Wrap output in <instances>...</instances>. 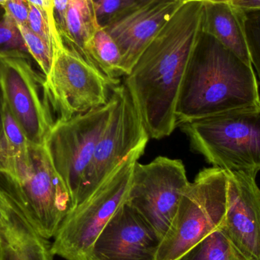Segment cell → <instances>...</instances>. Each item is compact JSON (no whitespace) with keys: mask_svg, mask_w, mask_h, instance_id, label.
Returning <instances> with one entry per match:
<instances>
[{"mask_svg":"<svg viewBox=\"0 0 260 260\" xmlns=\"http://www.w3.org/2000/svg\"><path fill=\"white\" fill-rule=\"evenodd\" d=\"M179 1L182 2V3H183V2L188 1V0H179Z\"/></svg>","mask_w":260,"mask_h":260,"instance_id":"cell-32","label":"cell"},{"mask_svg":"<svg viewBox=\"0 0 260 260\" xmlns=\"http://www.w3.org/2000/svg\"><path fill=\"white\" fill-rule=\"evenodd\" d=\"M100 27L92 0L69 1L61 38L67 47L79 53L90 63L91 62L86 52L87 44Z\"/></svg>","mask_w":260,"mask_h":260,"instance_id":"cell-16","label":"cell"},{"mask_svg":"<svg viewBox=\"0 0 260 260\" xmlns=\"http://www.w3.org/2000/svg\"><path fill=\"white\" fill-rule=\"evenodd\" d=\"M260 103L253 66L203 32L180 87L176 118L182 123Z\"/></svg>","mask_w":260,"mask_h":260,"instance_id":"cell-2","label":"cell"},{"mask_svg":"<svg viewBox=\"0 0 260 260\" xmlns=\"http://www.w3.org/2000/svg\"><path fill=\"white\" fill-rule=\"evenodd\" d=\"M227 211L220 229L247 260H260V189L253 171H225Z\"/></svg>","mask_w":260,"mask_h":260,"instance_id":"cell-12","label":"cell"},{"mask_svg":"<svg viewBox=\"0 0 260 260\" xmlns=\"http://www.w3.org/2000/svg\"><path fill=\"white\" fill-rule=\"evenodd\" d=\"M244 12L246 39L250 61L260 79V9Z\"/></svg>","mask_w":260,"mask_h":260,"instance_id":"cell-22","label":"cell"},{"mask_svg":"<svg viewBox=\"0 0 260 260\" xmlns=\"http://www.w3.org/2000/svg\"><path fill=\"white\" fill-rule=\"evenodd\" d=\"M119 84L120 80L107 77L62 42L56 47L50 73L44 77V88L56 120H68L107 105L113 87Z\"/></svg>","mask_w":260,"mask_h":260,"instance_id":"cell-7","label":"cell"},{"mask_svg":"<svg viewBox=\"0 0 260 260\" xmlns=\"http://www.w3.org/2000/svg\"><path fill=\"white\" fill-rule=\"evenodd\" d=\"M189 183L184 165L178 159L159 156L148 164L137 161L126 203L162 240Z\"/></svg>","mask_w":260,"mask_h":260,"instance_id":"cell-11","label":"cell"},{"mask_svg":"<svg viewBox=\"0 0 260 260\" xmlns=\"http://www.w3.org/2000/svg\"><path fill=\"white\" fill-rule=\"evenodd\" d=\"M8 1H9V0H0V6H3V5L6 4Z\"/></svg>","mask_w":260,"mask_h":260,"instance_id":"cell-30","label":"cell"},{"mask_svg":"<svg viewBox=\"0 0 260 260\" xmlns=\"http://www.w3.org/2000/svg\"><path fill=\"white\" fill-rule=\"evenodd\" d=\"M86 52L90 62L107 77L112 80H120L119 77L123 76L120 48L102 26L88 41Z\"/></svg>","mask_w":260,"mask_h":260,"instance_id":"cell-18","label":"cell"},{"mask_svg":"<svg viewBox=\"0 0 260 260\" xmlns=\"http://www.w3.org/2000/svg\"><path fill=\"white\" fill-rule=\"evenodd\" d=\"M227 174L221 168H205L197 174L182 196L157 260H178L221 227L227 211Z\"/></svg>","mask_w":260,"mask_h":260,"instance_id":"cell-6","label":"cell"},{"mask_svg":"<svg viewBox=\"0 0 260 260\" xmlns=\"http://www.w3.org/2000/svg\"><path fill=\"white\" fill-rule=\"evenodd\" d=\"M208 1H212V2H230V1H232V0H208Z\"/></svg>","mask_w":260,"mask_h":260,"instance_id":"cell-31","label":"cell"},{"mask_svg":"<svg viewBox=\"0 0 260 260\" xmlns=\"http://www.w3.org/2000/svg\"><path fill=\"white\" fill-rule=\"evenodd\" d=\"M5 103L3 100V94L0 88V136L3 133V122H4Z\"/></svg>","mask_w":260,"mask_h":260,"instance_id":"cell-29","label":"cell"},{"mask_svg":"<svg viewBox=\"0 0 260 260\" xmlns=\"http://www.w3.org/2000/svg\"><path fill=\"white\" fill-rule=\"evenodd\" d=\"M48 240L41 238L20 247H0V260H53Z\"/></svg>","mask_w":260,"mask_h":260,"instance_id":"cell-21","label":"cell"},{"mask_svg":"<svg viewBox=\"0 0 260 260\" xmlns=\"http://www.w3.org/2000/svg\"><path fill=\"white\" fill-rule=\"evenodd\" d=\"M16 205L0 187V247H20L41 239Z\"/></svg>","mask_w":260,"mask_h":260,"instance_id":"cell-17","label":"cell"},{"mask_svg":"<svg viewBox=\"0 0 260 260\" xmlns=\"http://www.w3.org/2000/svg\"><path fill=\"white\" fill-rule=\"evenodd\" d=\"M178 260L247 259L219 228L193 246Z\"/></svg>","mask_w":260,"mask_h":260,"instance_id":"cell-19","label":"cell"},{"mask_svg":"<svg viewBox=\"0 0 260 260\" xmlns=\"http://www.w3.org/2000/svg\"><path fill=\"white\" fill-rule=\"evenodd\" d=\"M69 1L70 0H53L55 21L59 35L63 30L66 12L68 7Z\"/></svg>","mask_w":260,"mask_h":260,"instance_id":"cell-26","label":"cell"},{"mask_svg":"<svg viewBox=\"0 0 260 260\" xmlns=\"http://www.w3.org/2000/svg\"><path fill=\"white\" fill-rule=\"evenodd\" d=\"M182 3L179 0H146L120 12L102 26L120 48L123 76L129 74L144 50Z\"/></svg>","mask_w":260,"mask_h":260,"instance_id":"cell-13","label":"cell"},{"mask_svg":"<svg viewBox=\"0 0 260 260\" xmlns=\"http://www.w3.org/2000/svg\"><path fill=\"white\" fill-rule=\"evenodd\" d=\"M191 148L225 171H260V103L190 120L178 126Z\"/></svg>","mask_w":260,"mask_h":260,"instance_id":"cell-4","label":"cell"},{"mask_svg":"<svg viewBox=\"0 0 260 260\" xmlns=\"http://www.w3.org/2000/svg\"><path fill=\"white\" fill-rule=\"evenodd\" d=\"M3 7L17 25H27L29 7L27 0H9Z\"/></svg>","mask_w":260,"mask_h":260,"instance_id":"cell-25","label":"cell"},{"mask_svg":"<svg viewBox=\"0 0 260 260\" xmlns=\"http://www.w3.org/2000/svg\"><path fill=\"white\" fill-rule=\"evenodd\" d=\"M29 55L35 59L44 77L51 70L56 50L42 38L32 31L27 25H17Z\"/></svg>","mask_w":260,"mask_h":260,"instance_id":"cell-20","label":"cell"},{"mask_svg":"<svg viewBox=\"0 0 260 260\" xmlns=\"http://www.w3.org/2000/svg\"><path fill=\"white\" fill-rule=\"evenodd\" d=\"M30 56L18 50L0 53V88L6 108L27 140L44 145L55 120L44 92V77L35 71Z\"/></svg>","mask_w":260,"mask_h":260,"instance_id":"cell-10","label":"cell"},{"mask_svg":"<svg viewBox=\"0 0 260 260\" xmlns=\"http://www.w3.org/2000/svg\"><path fill=\"white\" fill-rule=\"evenodd\" d=\"M203 1V32L252 65L246 39L245 12L229 2Z\"/></svg>","mask_w":260,"mask_h":260,"instance_id":"cell-15","label":"cell"},{"mask_svg":"<svg viewBox=\"0 0 260 260\" xmlns=\"http://www.w3.org/2000/svg\"><path fill=\"white\" fill-rule=\"evenodd\" d=\"M229 3L244 11L260 9V0H232Z\"/></svg>","mask_w":260,"mask_h":260,"instance_id":"cell-28","label":"cell"},{"mask_svg":"<svg viewBox=\"0 0 260 260\" xmlns=\"http://www.w3.org/2000/svg\"><path fill=\"white\" fill-rule=\"evenodd\" d=\"M115 105L96 145L77 197L89 198L133 151L145 149L150 137L124 84L113 87Z\"/></svg>","mask_w":260,"mask_h":260,"instance_id":"cell-9","label":"cell"},{"mask_svg":"<svg viewBox=\"0 0 260 260\" xmlns=\"http://www.w3.org/2000/svg\"><path fill=\"white\" fill-rule=\"evenodd\" d=\"M160 242L154 229L126 202L94 241L89 260H157Z\"/></svg>","mask_w":260,"mask_h":260,"instance_id":"cell-14","label":"cell"},{"mask_svg":"<svg viewBox=\"0 0 260 260\" xmlns=\"http://www.w3.org/2000/svg\"><path fill=\"white\" fill-rule=\"evenodd\" d=\"M15 50L29 54L16 23L5 12L0 21V53Z\"/></svg>","mask_w":260,"mask_h":260,"instance_id":"cell-23","label":"cell"},{"mask_svg":"<svg viewBox=\"0 0 260 260\" xmlns=\"http://www.w3.org/2000/svg\"><path fill=\"white\" fill-rule=\"evenodd\" d=\"M115 105L111 93L107 105L68 120H55L44 146L76 206L77 197L96 145L108 126Z\"/></svg>","mask_w":260,"mask_h":260,"instance_id":"cell-8","label":"cell"},{"mask_svg":"<svg viewBox=\"0 0 260 260\" xmlns=\"http://www.w3.org/2000/svg\"><path fill=\"white\" fill-rule=\"evenodd\" d=\"M0 187L35 232L48 241L75 208L44 145L30 143L0 164Z\"/></svg>","mask_w":260,"mask_h":260,"instance_id":"cell-3","label":"cell"},{"mask_svg":"<svg viewBox=\"0 0 260 260\" xmlns=\"http://www.w3.org/2000/svg\"><path fill=\"white\" fill-rule=\"evenodd\" d=\"M146 0H92L94 12L101 26H104L113 17Z\"/></svg>","mask_w":260,"mask_h":260,"instance_id":"cell-24","label":"cell"},{"mask_svg":"<svg viewBox=\"0 0 260 260\" xmlns=\"http://www.w3.org/2000/svg\"><path fill=\"white\" fill-rule=\"evenodd\" d=\"M144 151H133L89 198L77 205L64 218L50 247L53 256L66 260H89L94 241L119 208L126 203L133 168Z\"/></svg>","mask_w":260,"mask_h":260,"instance_id":"cell-5","label":"cell"},{"mask_svg":"<svg viewBox=\"0 0 260 260\" xmlns=\"http://www.w3.org/2000/svg\"><path fill=\"white\" fill-rule=\"evenodd\" d=\"M29 3L39 8L41 10L45 12L48 15L50 19L56 24L54 18V9H53V0H27Z\"/></svg>","mask_w":260,"mask_h":260,"instance_id":"cell-27","label":"cell"},{"mask_svg":"<svg viewBox=\"0 0 260 260\" xmlns=\"http://www.w3.org/2000/svg\"><path fill=\"white\" fill-rule=\"evenodd\" d=\"M203 0L183 2L125 76V86L151 139L169 136L177 127V99L203 34Z\"/></svg>","mask_w":260,"mask_h":260,"instance_id":"cell-1","label":"cell"}]
</instances>
